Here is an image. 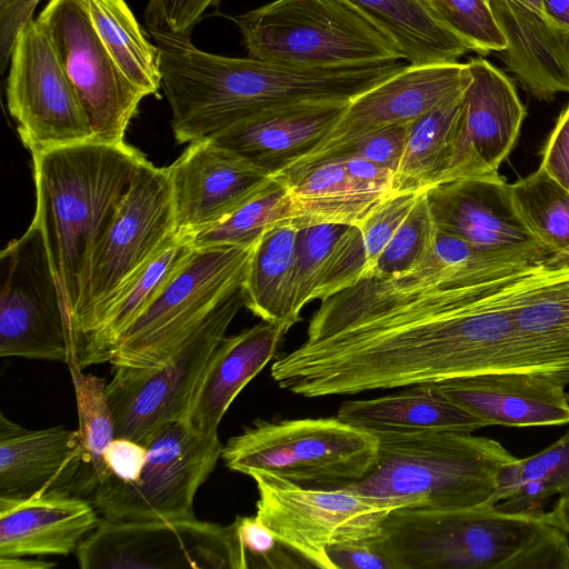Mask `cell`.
<instances>
[{
    "label": "cell",
    "instance_id": "6da1fadb",
    "mask_svg": "<svg viewBox=\"0 0 569 569\" xmlns=\"http://www.w3.org/2000/svg\"><path fill=\"white\" fill-rule=\"evenodd\" d=\"M149 32L159 51L161 88L179 143L209 138L278 108L351 101L408 64L297 68L209 53L190 38Z\"/></svg>",
    "mask_w": 569,
    "mask_h": 569
},
{
    "label": "cell",
    "instance_id": "7a4b0ae2",
    "mask_svg": "<svg viewBox=\"0 0 569 569\" xmlns=\"http://www.w3.org/2000/svg\"><path fill=\"white\" fill-rule=\"evenodd\" d=\"M31 156L32 223L43 240L70 332L92 252L143 156L126 142L93 140Z\"/></svg>",
    "mask_w": 569,
    "mask_h": 569
},
{
    "label": "cell",
    "instance_id": "3957f363",
    "mask_svg": "<svg viewBox=\"0 0 569 569\" xmlns=\"http://www.w3.org/2000/svg\"><path fill=\"white\" fill-rule=\"evenodd\" d=\"M377 542L395 569H569V541L541 515L395 509Z\"/></svg>",
    "mask_w": 569,
    "mask_h": 569
},
{
    "label": "cell",
    "instance_id": "277c9868",
    "mask_svg": "<svg viewBox=\"0 0 569 569\" xmlns=\"http://www.w3.org/2000/svg\"><path fill=\"white\" fill-rule=\"evenodd\" d=\"M471 433H373L378 449L372 467L361 479L340 486L390 510L486 506L500 468L517 458L500 442Z\"/></svg>",
    "mask_w": 569,
    "mask_h": 569
},
{
    "label": "cell",
    "instance_id": "5b68a950",
    "mask_svg": "<svg viewBox=\"0 0 569 569\" xmlns=\"http://www.w3.org/2000/svg\"><path fill=\"white\" fill-rule=\"evenodd\" d=\"M233 21L248 57L264 62L316 68L405 60L393 39L346 0H274Z\"/></svg>",
    "mask_w": 569,
    "mask_h": 569
},
{
    "label": "cell",
    "instance_id": "8992f818",
    "mask_svg": "<svg viewBox=\"0 0 569 569\" xmlns=\"http://www.w3.org/2000/svg\"><path fill=\"white\" fill-rule=\"evenodd\" d=\"M376 435L336 418L257 420L222 448L224 466L250 477L274 476L305 487H336L372 467Z\"/></svg>",
    "mask_w": 569,
    "mask_h": 569
},
{
    "label": "cell",
    "instance_id": "52a82bcc",
    "mask_svg": "<svg viewBox=\"0 0 569 569\" xmlns=\"http://www.w3.org/2000/svg\"><path fill=\"white\" fill-rule=\"evenodd\" d=\"M177 237L168 168L143 157L92 252L70 320L71 355L103 307Z\"/></svg>",
    "mask_w": 569,
    "mask_h": 569
},
{
    "label": "cell",
    "instance_id": "ba28073f",
    "mask_svg": "<svg viewBox=\"0 0 569 569\" xmlns=\"http://www.w3.org/2000/svg\"><path fill=\"white\" fill-rule=\"evenodd\" d=\"M256 244L193 248L119 338L109 361L112 368H153L166 362L214 306L243 284Z\"/></svg>",
    "mask_w": 569,
    "mask_h": 569
},
{
    "label": "cell",
    "instance_id": "9c48e42d",
    "mask_svg": "<svg viewBox=\"0 0 569 569\" xmlns=\"http://www.w3.org/2000/svg\"><path fill=\"white\" fill-rule=\"evenodd\" d=\"M246 307L243 284L224 296L186 342L153 368H113L106 385L116 438L144 445L161 427L184 420L201 373L228 327Z\"/></svg>",
    "mask_w": 569,
    "mask_h": 569
},
{
    "label": "cell",
    "instance_id": "30bf717a",
    "mask_svg": "<svg viewBox=\"0 0 569 569\" xmlns=\"http://www.w3.org/2000/svg\"><path fill=\"white\" fill-rule=\"evenodd\" d=\"M144 446L147 459L137 481L110 478L86 499L109 520L193 518L196 493L221 458L218 433L198 432L180 420L161 427Z\"/></svg>",
    "mask_w": 569,
    "mask_h": 569
},
{
    "label": "cell",
    "instance_id": "8fae6325",
    "mask_svg": "<svg viewBox=\"0 0 569 569\" xmlns=\"http://www.w3.org/2000/svg\"><path fill=\"white\" fill-rule=\"evenodd\" d=\"M258 489L256 518L313 568L333 569L326 548L379 536L390 509L341 487H305L267 475Z\"/></svg>",
    "mask_w": 569,
    "mask_h": 569
},
{
    "label": "cell",
    "instance_id": "7c38bea8",
    "mask_svg": "<svg viewBox=\"0 0 569 569\" xmlns=\"http://www.w3.org/2000/svg\"><path fill=\"white\" fill-rule=\"evenodd\" d=\"M6 96L21 142L31 154L93 140L56 48L34 18L23 24L14 41Z\"/></svg>",
    "mask_w": 569,
    "mask_h": 569
},
{
    "label": "cell",
    "instance_id": "4fadbf2b",
    "mask_svg": "<svg viewBox=\"0 0 569 569\" xmlns=\"http://www.w3.org/2000/svg\"><path fill=\"white\" fill-rule=\"evenodd\" d=\"M0 261V356L68 363L69 325L34 223L8 243Z\"/></svg>",
    "mask_w": 569,
    "mask_h": 569
},
{
    "label": "cell",
    "instance_id": "5bb4252c",
    "mask_svg": "<svg viewBox=\"0 0 569 569\" xmlns=\"http://www.w3.org/2000/svg\"><path fill=\"white\" fill-rule=\"evenodd\" d=\"M90 123L93 141L124 143L144 98L121 73L91 23L86 0H49L37 17Z\"/></svg>",
    "mask_w": 569,
    "mask_h": 569
},
{
    "label": "cell",
    "instance_id": "9a60e30c",
    "mask_svg": "<svg viewBox=\"0 0 569 569\" xmlns=\"http://www.w3.org/2000/svg\"><path fill=\"white\" fill-rule=\"evenodd\" d=\"M76 555L81 569H232L227 526L196 517L151 521L101 517Z\"/></svg>",
    "mask_w": 569,
    "mask_h": 569
},
{
    "label": "cell",
    "instance_id": "2e32d148",
    "mask_svg": "<svg viewBox=\"0 0 569 569\" xmlns=\"http://www.w3.org/2000/svg\"><path fill=\"white\" fill-rule=\"evenodd\" d=\"M436 227L507 262L545 266L548 250L519 218L502 178L453 180L426 191Z\"/></svg>",
    "mask_w": 569,
    "mask_h": 569
},
{
    "label": "cell",
    "instance_id": "e0dca14e",
    "mask_svg": "<svg viewBox=\"0 0 569 569\" xmlns=\"http://www.w3.org/2000/svg\"><path fill=\"white\" fill-rule=\"evenodd\" d=\"M167 168L177 233L189 239L220 223L274 179L209 138L190 142Z\"/></svg>",
    "mask_w": 569,
    "mask_h": 569
},
{
    "label": "cell",
    "instance_id": "ac0fdd59",
    "mask_svg": "<svg viewBox=\"0 0 569 569\" xmlns=\"http://www.w3.org/2000/svg\"><path fill=\"white\" fill-rule=\"evenodd\" d=\"M456 146L443 182L497 179L526 117L511 79L483 58L468 62ZM442 182V183H443Z\"/></svg>",
    "mask_w": 569,
    "mask_h": 569
},
{
    "label": "cell",
    "instance_id": "d6986e66",
    "mask_svg": "<svg viewBox=\"0 0 569 569\" xmlns=\"http://www.w3.org/2000/svg\"><path fill=\"white\" fill-rule=\"evenodd\" d=\"M468 79L467 62L408 63L402 70L352 99L331 132L286 170L320 161L370 130L411 123L461 97Z\"/></svg>",
    "mask_w": 569,
    "mask_h": 569
},
{
    "label": "cell",
    "instance_id": "ffe728a7",
    "mask_svg": "<svg viewBox=\"0 0 569 569\" xmlns=\"http://www.w3.org/2000/svg\"><path fill=\"white\" fill-rule=\"evenodd\" d=\"M450 400L490 426L540 427L569 422L565 385L535 371H492L435 382Z\"/></svg>",
    "mask_w": 569,
    "mask_h": 569
},
{
    "label": "cell",
    "instance_id": "44dd1931",
    "mask_svg": "<svg viewBox=\"0 0 569 569\" xmlns=\"http://www.w3.org/2000/svg\"><path fill=\"white\" fill-rule=\"evenodd\" d=\"M92 503L63 488L0 497V557L68 556L99 525Z\"/></svg>",
    "mask_w": 569,
    "mask_h": 569
},
{
    "label": "cell",
    "instance_id": "7402d4cb",
    "mask_svg": "<svg viewBox=\"0 0 569 569\" xmlns=\"http://www.w3.org/2000/svg\"><path fill=\"white\" fill-rule=\"evenodd\" d=\"M517 371L569 373V267H536L515 287Z\"/></svg>",
    "mask_w": 569,
    "mask_h": 569
},
{
    "label": "cell",
    "instance_id": "603a6c76",
    "mask_svg": "<svg viewBox=\"0 0 569 569\" xmlns=\"http://www.w3.org/2000/svg\"><path fill=\"white\" fill-rule=\"evenodd\" d=\"M349 102H307L278 108L209 139L276 176L315 149L339 122Z\"/></svg>",
    "mask_w": 569,
    "mask_h": 569
},
{
    "label": "cell",
    "instance_id": "cb8c5ba5",
    "mask_svg": "<svg viewBox=\"0 0 569 569\" xmlns=\"http://www.w3.org/2000/svg\"><path fill=\"white\" fill-rule=\"evenodd\" d=\"M289 329L261 321L223 337L211 353L194 388L186 422L201 433L216 435L218 426L240 391L274 357Z\"/></svg>",
    "mask_w": 569,
    "mask_h": 569
},
{
    "label": "cell",
    "instance_id": "d4e9b609",
    "mask_svg": "<svg viewBox=\"0 0 569 569\" xmlns=\"http://www.w3.org/2000/svg\"><path fill=\"white\" fill-rule=\"evenodd\" d=\"M505 40V61L527 91L550 101L569 93V33L518 0H488Z\"/></svg>",
    "mask_w": 569,
    "mask_h": 569
},
{
    "label": "cell",
    "instance_id": "484cf974",
    "mask_svg": "<svg viewBox=\"0 0 569 569\" xmlns=\"http://www.w3.org/2000/svg\"><path fill=\"white\" fill-rule=\"evenodd\" d=\"M79 471L77 430L28 429L0 412V497L28 498L50 488L71 491Z\"/></svg>",
    "mask_w": 569,
    "mask_h": 569
},
{
    "label": "cell",
    "instance_id": "4316f807",
    "mask_svg": "<svg viewBox=\"0 0 569 569\" xmlns=\"http://www.w3.org/2000/svg\"><path fill=\"white\" fill-rule=\"evenodd\" d=\"M337 417L371 432L467 431L490 425L445 396L435 382L407 386L383 397L343 402Z\"/></svg>",
    "mask_w": 569,
    "mask_h": 569
},
{
    "label": "cell",
    "instance_id": "83f0119b",
    "mask_svg": "<svg viewBox=\"0 0 569 569\" xmlns=\"http://www.w3.org/2000/svg\"><path fill=\"white\" fill-rule=\"evenodd\" d=\"M287 186L297 228L336 223L359 226L390 196L352 178L341 159H325L276 174Z\"/></svg>",
    "mask_w": 569,
    "mask_h": 569
},
{
    "label": "cell",
    "instance_id": "f1b7e54d",
    "mask_svg": "<svg viewBox=\"0 0 569 569\" xmlns=\"http://www.w3.org/2000/svg\"><path fill=\"white\" fill-rule=\"evenodd\" d=\"M366 249L358 226L325 223L298 229L296 242V300L300 312L313 300L356 284L366 267Z\"/></svg>",
    "mask_w": 569,
    "mask_h": 569
},
{
    "label": "cell",
    "instance_id": "f546056e",
    "mask_svg": "<svg viewBox=\"0 0 569 569\" xmlns=\"http://www.w3.org/2000/svg\"><path fill=\"white\" fill-rule=\"evenodd\" d=\"M192 250L190 239L178 234L134 280L103 307L70 356L82 370L110 361L119 338L183 266Z\"/></svg>",
    "mask_w": 569,
    "mask_h": 569
},
{
    "label": "cell",
    "instance_id": "4dcf8cb0",
    "mask_svg": "<svg viewBox=\"0 0 569 569\" xmlns=\"http://www.w3.org/2000/svg\"><path fill=\"white\" fill-rule=\"evenodd\" d=\"M298 229L289 223L267 230L257 241L243 281L246 307L261 320L288 329L300 320L295 311Z\"/></svg>",
    "mask_w": 569,
    "mask_h": 569
},
{
    "label": "cell",
    "instance_id": "1f68e13d",
    "mask_svg": "<svg viewBox=\"0 0 569 569\" xmlns=\"http://www.w3.org/2000/svg\"><path fill=\"white\" fill-rule=\"evenodd\" d=\"M389 37L410 64L458 61L469 51L420 0H346Z\"/></svg>",
    "mask_w": 569,
    "mask_h": 569
},
{
    "label": "cell",
    "instance_id": "d6a6232c",
    "mask_svg": "<svg viewBox=\"0 0 569 569\" xmlns=\"http://www.w3.org/2000/svg\"><path fill=\"white\" fill-rule=\"evenodd\" d=\"M460 107L461 97L411 123L395 172L393 193L425 192L443 182L455 151Z\"/></svg>",
    "mask_w": 569,
    "mask_h": 569
},
{
    "label": "cell",
    "instance_id": "836d02e7",
    "mask_svg": "<svg viewBox=\"0 0 569 569\" xmlns=\"http://www.w3.org/2000/svg\"><path fill=\"white\" fill-rule=\"evenodd\" d=\"M86 4L96 33L121 73L143 97L157 93L159 51L126 0H86Z\"/></svg>",
    "mask_w": 569,
    "mask_h": 569
},
{
    "label": "cell",
    "instance_id": "e575fe53",
    "mask_svg": "<svg viewBox=\"0 0 569 569\" xmlns=\"http://www.w3.org/2000/svg\"><path fill=\"white\" fill-rule=\"evenodd\" d=\"M557 493H569V430L542 451L501 467L488 506L541 515L545 502Z\"/></svg>",
    "mask_w": 569,
    "mask_h": 569
},
{
    "label": "cell",
    "instance_id": "d590c367",
    "mask_svg": "<svg viewBox=\"0 0 569 569\" xmlns=\"http://www.w3.org/2000/svg\"><path fill=\"white\" fill-rule=\"evenodd\" d=\"M67 365L76 393L80 451V471L71 491L87 498L98 485L111 477L104 452L116 439L114 421L106 393V380L83 373L73 357Z\"/></svg>",
    "mask_w": 569,
    "mask_h": 569
},
{
    "label": "cell",
    "instance_id": "8d00e7d4",
    "mask_svg": "<svg viewBox=\"0 0 569 569\" xmlns=\"http://www.w3.org/2000/svg\"><path fill=\"white\" fill-rule=\"evenodd\" d=\"M509 191L519 218L551 256L543 267H569V191L541 167L509 183Z\"/></svg>",
    "mask_w": 569,
    "mask_h": 569
},
{
    "label": "cell",
    "instance_id": "74e56055",
    "mask_svg": "<svg viewBox=\"0 0 569 569\" xmlns=\"http://www.w3.org/2000/svg\"><path fill=\"white\" fill-rule=\"evenodd\" d=\"M293 210L286 183L273 181L217 226L190 239L193 248L209 246H249L269 229L289 224Z\"/></svg>",
    "mask_w": 569,
    "mask_h": 569
},
{
    "label": "cell",
    "instance_id": "f35d334b",
    "mask_svg": "<svg viewBox=\"0 0 569 569\" xmlns=\"http://www.w3.org/2000/svg\"><path fill=\"white\" fill-rule=\"evenodd\" d=\"M227 530L232 569L313 568L256 517L237 516Z\"/></svg>",
    "mask_w": 569,
    "mask_h": 569
},
{
    "label": "cell",
    "instance_id": "ab89813d",
    "mask_svg": "<svg viewBox=\"0 0 569 569\" xmlns=\"http://www.w3.org/2000/svg\"><path fill=\"white\" fill-rule=\"evenodd\" d=\"M436 232L437 227L425 191L385 247L367 278L397 276L413 269L432 250Z\"/></svg>",
    "mask_w": 569,
    "mask_h": 569
},
{
    "label": "cell",
    "instance_id": "60d3db41",
    "mask_svg": "<svg viewBox=\"0 0 569 569\" xmlns=\"http://www.w3.org/2000/svg\"><path fill=\"white\" fill-rule=\"evenodd\" d=\"M435 16L468 47L487 54L506 49L488 0H428Z\"/></svg>",
    "mask_w": 569,
    "mask_h": 569
},
{
    "label": "cell",
    "instance_id": "b9f144b4",
    "mask_svg": "<svg viewBox=\"0 0 569 569\" xmlns=\"http://www.w3.org/2000/svg\"><path fill=\"white\" fill-rule=\"evenodd\" d=\"M421 193H392L358 226L362 233L367 259L361 279L371 273L382 250L413 209Z\"/></svg>",
    "mask_w": 569,
    "mask_h": 569
},
{
    "label": "cell",
    "instance_id": "7bdbcfd3",
    "mask_svg": "<svg viewBox=\"0 0 569 569\" xmlns=\"http://www.w3.org/2000/svg\"><path fill=\"white\" fill-rule=\"evenodd\" d=\"M411 123H398L370 130L345 143L321 160L355 157L385 166L396 172Z\"/></svg>",
    "mask_w": 569,
    "mask_h": 569
},
{
    "label": "cell",
    "instance_id": "ee69618b",
    "mask_svg": "<svg viewBox=\"0 0 569 569\" xmlns=\"http://www.w3.org/2000/svg\"><path fill=\"white\" fill-rule=\"evenodd\" d=\"M219 0H149L146 23L154 30L180 38H190L196 24L209 7Z\"/></svg>",
    "mask_w": 569,
    "mask_h": 569
},
{
    "label": "cell",
    "instance_id": "f6af8a7d",
    "mask_svg": "<svg viewBox=\"0 0 569 569\" xmlns=\"http://www.w3.org/2000/svg\"><path fill=\"white\" fill-rule=\"evenodd\" d=\"M326 553L333 569H395L379 547L377 537L332 543L326 548Z\"/></svg>",
    "mask_w": 569,
    "mask_h": 569
},
{
    "label": "cell",
    "instance_id": "bcb514c9",
    "mask_svg": "<svg viewBox=\"0 0 569 569\" xmlns=\"http://www.w3.org/2000/svg\"><path fill=\"white\" fill-rule=\"evenodd\" d=\"M539 167L569 191V103L546 141Z\"/></svg>",
    "mask_w": 569,
    "mask_h": 569
},
{
    "label": "cell",
    "instance_id": "7dc6e473",
    "mask_svg": "<svg viewBox=\"0 0 569 569\" xmlns=\"http://www.w3.org/2000/svg\"><path fill=\"white\" fill-rule=\"evenodd\" d=\"M147 453V446L127 438H116L104 452L110 478L122 482L137 481L146 463Z\"/></svg>",
    "mask_w": 569,
    "mask_h": 569
},
{
    "label": "cell",
    "instance_id": "c3c4849f",
    "mask_svg": "<svg viewBox=\"0 0 569 569\" xmlns=\"http://www.w3.org/2000/svg\"><path fill=\"white\" fill-rule=\"evenodd\" d=\"M39 0H0V53L4 69L17 36L23 24L30 20Z\"/></svg>",
    "mask_w": 569,
    "mask_h": 569
},
{
    "label": "cell",
    "instance_id": "681fc988",
    "mask_svg": "<svg viewBox=\"0 0 569 569\" xmlns=\"http://www.w3.org/2000/svg\"><path fill=\"white\" fill-rule=\"evenodd\" d=\"M342 160L348 173L367 188L386 196H391L393 188L395 172L372 161L345 157Z\"/></svg>",
    "mask_w": 569,
    "mask_h": 569
},
{
    "label": "cell",
    "instance_id": "f907efd6",
    "mask_svg": "<svg viewBox=\"0 0 569 569\" xmlns=\"http://www.w3.org/2000/svg\"><path fill=\"white\" fill-rule=\"evenodd\" d=\"M541 518L569 536V493L562 495L552 510L542 512Z\"/></svg>",
    "mask_w": 569,
    "mask_h": 569
},
{
    "label": "cell",
    "instance_id": "816d5d0a",
    "mask_svg": "<svg viewBox=\"0 0 569 569\" xmlns=\"http://www.w3.org/2000/svg\"><path fill=\"white\" fill-rule=\"evenodd\" d=\"M542 12L569 33V0H541Z\"/></svg>",
    "mask_w": 569,
    "mask_h": 569
},
{
    "label": "cell",
    "instance_id": "f5cc1de1",
    "mask_svg": "<svg viewBox=\"0 0 569 569\" xmlns=\"http://www.w3.org/2000/svg\"><path fill=\"white\" fill-rule=\"evenodd\" d=\"M26 558L0 557V569H51L56 567V562Z\"/></svg>",
    "mask_w": 569,
    "mask_h": 569
},
{
    "label": "cell",
    "instance_id": "db71d44e",
    "mask_svg": "<svg viewBox=\"0 0 569 569\" xmlns=\"http://www.w3.org/2000/svg\"><path fill=\"white\" fill-rule=\"evenodd\" d=\"M518 1L527 4L528 7L535 9L537 11L542 12L541 0H518Z\"/></svg>",
    "mask_w": 569,
    "mask_h": 569
},
{
    "label": "cell",
    "instance_id": "11a10c76",
    "mask_svg": "<svg viewBox=\"0 0 569 569\" xmlns=\"http://www.w3.org/2000/svg\"><path fill=\"white\" fill-rule=\"evenodd\" d=\"M420 1H422V2H423V3H425V4L430 9V6H429V3H428V0H420ZM430 10H431V9H430ZM431 11H432V10H431ZM433 14H435V13H433Z\"/></svg>",
    "mask_w": 569,
    "mask_h": 569
}]
</instances>
